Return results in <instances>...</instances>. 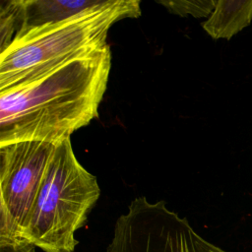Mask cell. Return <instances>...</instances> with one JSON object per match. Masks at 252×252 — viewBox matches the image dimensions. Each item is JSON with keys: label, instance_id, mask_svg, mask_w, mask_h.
Instances as JSON below:
<instances>
[{"label": "cell", "instance_id": "9c48e42d", "mask_svg": "<svg viewBox=\"0 0 252 252\" xmlns=\"http://www.w3.org/2000/svg\"><path fill=\"white\" fill-rule=\"evenodd\" d=\"M0 252H35V246L23 238L0 240Z\"/></svg>", "mask_w": 252, "mask_h": 252}, {"label": "cell", "instance_id": "52a82bcc", "mask_svg": "<svg viewBox=\"0 0 252 252\" xmlns=\"http://www.w3.org/2000/svg\"><path fill=\"white\" fill-rule=\"evenodd\" d=\"M252 21V0H218L214 11L202 23L214 39H230Z\"/></svg>", "mask_w": 252, "mask_h": 252}, {"label": "cell", "instance_id": "6da1fadb", "mask_svg": "<svg viewBox=\"0 0 252 252\" xmlns=\"http://www.w3.org/2000/svg\"><path fill=\"white\" fill-rule=\"evenodd\" d=\"M111 69L108 44L0 90V145L60 143L97 118Z\"/></svg>", "mask_w": 252, "mask_h": 252}, {"label": "cell", "instance_id": "8992f818", "mask_svg": "<svg viewBox=\"0 0 252 252\" xmlns=\"http://www.w3.org/2000/svg\"><path fill=\"white\" fill-rule=\"evenodd\" d=\"M103 1L17 0L18 32L16 36L39 27L65 21L100 5Z\"/></svg>", "mask_w": 252, "mask_h": 252}, {"label": "cell", "instance_id": "3957f363", "mask_svg": "<svg viewBox=\"0 0 252 252\" xmlns=\"http://www.w3.org/2000/svg\"><path fill=\"white\" fill-rule=\"evenodd\" d=\"M100 189L77 159L71 140L56 145L22 238L44 252H74Z\"/></svg>", "mask_w": 252, "mask_h": 252}, {"label": "cell", "instance_id": "5b68a950", "mask_svg": "<svg viewBox=\"0 0 252 252\" xmlns=\"http://www.w3.org/2000/svg\"><path fill=\"white\" fill-rule=\"evenodd\" d=\"M57 144L0 145V240L22 238Z\"/></svg>", "mask_w": 252, "mask_h": 252}, {"label": "cell", "instance_id": "ba28073f", "mask_svg": "<svg viewBox=\"0 0 252 252\" xmlns=\"http://www.w3.org/2000/svg\"><path fill=\"white\" fill-rule=\"evenodd\" d=\"M158 3L164 6L171 14L186 17L188 15L194 18L208 17L215 9L217 1L215 0H180V1H160Z\"/></svg>", "mask_w": 252, "mask_h": 252}, {"label": "cell", "instance_id": "7a4b0ae2", "mask_svg": "<svg viewBox=\"0 0 252 252\" xmlns=\"http://www.w3.org/2000/svg\"><path fill=\"white\" fill-rule=\"evenodd\" d=\"M139 0H104L65 21L17 35L0 51V90L31 80L67 60L107 44L112 25L141 15Z\"/></svg>", "mask_w": 252, "mask_h": 252}, {"label": "cell", "instance_id": "277c9868", "mask_svg": "<svg viewBox=\"0 0 252 252\" xmlns=\"http://www.w3.org/2000/svg\"><path fill=\"white\" fill-rule=\"evenodd\" d=\"M107 252H228L199 235L164 201L134 199L114 225Z\"/></svg>", "mask_w": 252, "mask_h": 252}]
</instances>
